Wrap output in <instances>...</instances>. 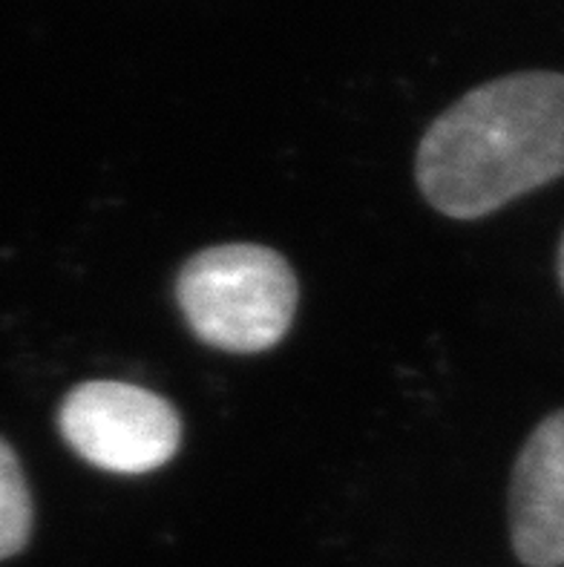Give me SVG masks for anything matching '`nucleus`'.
Wrapping results in <instances>:
<instances>
[{
  "label": "nucleus",
  "instance_id": "7ed1b4c3",
  "mask_svg": "<svg viewBox=\"0 0 564 567\" xmlns=\"http://www.w3.org/2000/svg\"><path fill=\"white\" fill-rule=\"evenodd\" d=\"M58 430L86 464L119 475L165 467L182 444V417L151 389L124 381H86L64 398Z\"/></svg>",
  "mask_w": 564,
  "mask_h": 567
},
{
  "label": "nucleus",
  "instance_id": "423d86ee",
  "mask_svg": "<svg viewBox=\"0 0 564 567\" xmlns=\"http://www.w3.org/2000/svg\"><path fill=\"white\" fill-rule=\"evenodd\" d=\"M558 280H562V288H564V237H562V245H558Z\"/></svg>",
  "mask_w": 564,
  "mask_h": 567
},
{
  "label": "nucleus",
  "instance_id": "20e7f679",
  "mask_svg": "<svg viewBox=\"0 0 564 567\" xmlns=\"http://www.w3.org/2000/svg\"><path fill=\"white\" fill-rule=\"evenodd\" d=\"M510 539L530 567H564V410L522 446L510 482Z\"/></svg>",
  "mask_w": 564,
  "mask_h": 567
},
{
  "label": "nucleus",
  "instance_id": "39448f33",
  "mask_svg": "<svg viewBox=\"0 0 564 567\" xmlns=\"http://www.w3.org/2000/svg\"><path fill=\"white\" fill-rule=\"evenodd\" d=\"M32 536V498L21 461L0 439V559L21 554Z\"/></svg>",
  "mask_w": 564,
  "mask_h": 567
},
{
  "label": "nucleus",
  "instance_id": "f03ea898",
  "mask_svg": "<svg viewBox=\"0 0 564 567\" xmlns=\"http://www.w3.org/2000/svg\"><path fill=\"white\" fill-rule=\"evenodd\" d=\"M176 300L202 343L257 354L286 338L300 288L274 248L230 243L187 259L176 277Z\"/></svg>",
  "mask_w": 564,
  "mask_h": 567
},
{
  "label": "nucleus",
  "instance_id": "f257e3e1",
  "mask_svg": "<svg viewBox=\"0 0 564 567\" xmlns=\"http://www.w3.org/2000/svg\"><path fill=\"white\" fill-rule=\"evenodd\" d=\"M562 176V72L475 86L429 124L414 156L423 199L452 219H481Z\"/></svg>",
  "mask_w": 564,
  "mask_h": 567
}]
</instances>
